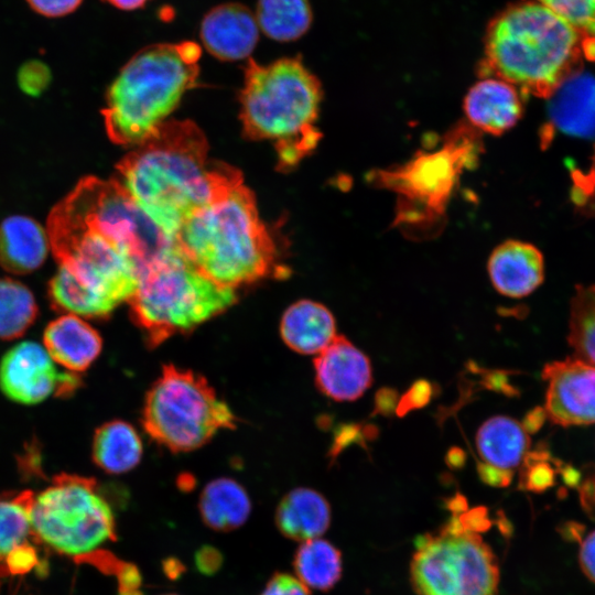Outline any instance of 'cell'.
<instances>
[{"label":"cell","instance_id":"1","mask_svg":"<svg viewBox=\"0 0 595 595\" xmlns=\"http://www.w3.org/2000/svg\"><path fill=\"white\" fill-rule=\"evenodd\" d=\"M208 142L191 120H167L116 165L125 188L174 241L183 224L242 182L229 164L208 158Z\"/></svg>","mask_w":595,"mask_h":595},{"label":"cell","instance_id":"2","mask_svg":"<svg viewBox=\"0 0 595 595\" xmlns=\"http://www.w3.org/2000/svg\"><path fill=\"white\" fill-rule=\"evenodd\" d=\"M595 57V40L547 7L526 0L507 7L488 24L478 72L518 90L550 98Z\"/></svg>","mask_w":595,"mask_h":595},{"label":"cell","instance_id":"3","mask_svg":"<svg viewBox=\"0 0 595 595\" xmlns=\"http://www.w3.org/2000/svg\"><path fill=\"white\" fill-rule=\"evenodd\" d=\"M46 231L58 269L48 283V300L61 313L107 318L133 295L140 271L111 237L58 202Z\"/></svg>","mask_w":595,"mask_h":595},{"label":"cell","instance_id":"4","mask_svg":"<svg viewBox=\"0 0 595 595\" xmlns=\"http://www.w3.org/2000/svg\"><path fill=\"white\" fill-rule=\"evenodd\" d=\"M174 241L203 274L236 289L277 269V249L244 181L191 216Z\"/></svg>","mask_w":595,"mask_h":595},{"label":"cell","instance_id":"5","mask_svg":"<svg viewBox=\"0 0 595 595\" xmlns=\"http://www.w3.org/2000/svg\"><path fill=\"white\" fill-rule=\"evenodd\" d=\"M322 86L299 57L261 65L249 58L240 91L245 134L274 145L281 170H290L317 147Z\"/></svg>","mask_w":595,"mask_h":595},{"label":"cell","instance_id":"6","mask_svg":"<svg viewBox=\"0 0 595 595\" xmlns=\"http://www.w3.org/2000/svg\"><path fill=\"white\" fill-rule=\"evenodd\" d=\"M201 46L192 41L141 48L108 88L102 117L108 138L137 147L152 137L198 78Z\"/></svg>","mask_w":595,"mask_h":595},{"label":"cell","instance_id":"7","mask_svg":"<svg viewBox=\"0 0 595 595\" xmlns=\"http://www.w3.org/2000/svg\"><path fill=\"white\" fill-rule=\"evenodd\" d=\"M237 301L234 289L207 278L175 242L140 274L128 301L150 347L193 331Z\"/></svg>","mask_w":595,"mask_h":595},{"label":"cell","instance_id":"8","mask_svg":"<svg viewBox=\"0 0 595 595\" xmlns=\"http://www.w3.org/2000/svg\"><path fill=\"white\" fill-rule=\"evenodd\" d=\"M142 425L158 444L188 452L235 428L236 416L203 376L166 365L145 396Z\"/></svg>","mask_w":595,"mask_h":595},{"label":"cell","instance_id":"9","mask_svg":"<svg viewBox=\"0 0 595 595\" xmlns=\"http://www.w3.org/2000/svg\"><path fill=\"white\" fill-rule=\"evenodd\" d=\"M499 578L495 553L464 516L416 540L410 580L418 595H497Z\"/></svg>","mask_w":595,"mask_h":595},{"label":"cell","instance_id":"10","mask_svg":"<svg viewBox=\"0 0 595 595\" xmlns=\"http://www.w3.org/2000/svg\"><path fill=\"white\" fill-rule=\"evenodd\" d=\"M30 527L54 551L75 559L117 539L115 515L97 483L77 475L60 474L34 495Z\"/></svg>","mask_w":595,"mask_h":595},{"label":"cell","instance_id":"11","mask_svg":"<svg viewBox=\"0 0 595 595\" xmlns=\"http://www.w3.org/2000/svg\"><path fill=\"white\" fill-rule=\"evenodd\" d=\"M80 383L79 374L58 371L44 346L34 342L17 344L0 361V390L18 403L30 405L52 396H71Z\"/></svg>","mask_w":595,"mask_h":595},{"label":"cell","instance_id":"12","mask_svg":"<svg viewBox=\"0 0 595 595\" xmlns=\"http://www.w3.org/2000/svg\"><path fill=\"white\" fill-rule=\"evenodd\" d=\"M544 412L560 426L595 423V366L574 356L547 364Z\"/></svg>","mask_w":595,"mask_h":595},{"label":"cell","instance_id":"13","mask_svg":"<svg viewBox=\"0 0 595 595\" xmlns=\"http://www.w3.org/2000/svg\"><path fill=\"white\" fill-rule=\"evenodd\" d=\"M313 364L318 390L335 401L358 399L372 381L368 357L343 335H336Z\"/></svg>","mask_w":595,"mask_h":595},{"label":"cell","instance_id":"14","mask_svg":"<svg viewBox=\"0 0 595 595\" xmlns=\"http://www.w3.org/2000/svg\"><path fill=\"white\" fill-rule=\"evenodd\" d=\"M199 36L205 48L221 61L250 56L259 40L255 14L241 3L228 2L212 8L203 18Z\"/></svg>","mask_w":595,"mask_h":595},{"label":"cell","instance_id":"15","mask_svg":"<svg viewBox=\"0 0 595 595\" xmlns=\"http://www.w3.org/2000/svg\"><path fill=\"white\" fill-rule=\"evenodd\" d=\"M488 275L500 294L520 299L531 294L544 280V259L533 245L510 239L489 256Z\"/></svg>","mask_w":595,"mask_h":595},{"label":"cell","instance_id":"16","mask_svg":"<svg viewBox=\"0 0 595 595\" xmlns=\"http://www.w3.org/2000/svg\"><path fill=\"white\" fill-rule=\"evenodd\" d=\"M463 108L475 128L494 136L515 127L523 111L519 90L495 77H483L474 84L464 98Z\"/></svg>","mask_w":595,"mask_h":595},{"label":"cell","instance_id":"17","mask_svg":"<svg viewBox=\"0 0 595 595\" xmlns=\"http://www.w3.org/2000/svg\"><path fill=\"white\" fill-rule=\"evenodd\" d=\"M44 348L66 370L79 374L99 356L102 339L89 323L74 314L53 320L43 333Z\"/></svg>","mask_w":595,"mask_h":595},{"label":"cell","instance_id":"18","mask_svg":"<svg viewBox=\"0 0 595 595\" xmlns=\"http://www.w3.org/2000/svg\"><path fill=\"white\" fill-rule=\"evenodd\" d=\"M51 249L46 228L31 217L14 215L0 224V267L13 274L39 269Z\"/></svg>","mask_w":595,"mask_h":595},{"label":"cell","instance_id":"19","mask_svg":"<svg viewBox=\"0 0 595 595\" xmlns=\"http://www.w3.org/2000/svg\"><path fill=\"white\" fill-rule=\"evenodd\" d=\"M280 333L292 350L303 355H317L336 337V323L325 305L312 300H301L283 313Z\"/></svg>","mask_w":595,"mask_h":595},{"label":"cell","instance_id":"20","mask_svg":"<svg viewBox=\"0 0 595 595\" xmlns=\"http://www.w3.org/2000/svg\"><path fill=\"white\" fill-rule=\"evenodd\" d=\"M331 506L325 497L312 488H295L280 500L275 526L284 537L304 542L321 538L331 524Z\"/></svg>","mask_w":595,"mask_h":595},{"label":"cell","instance_id":"21","mask_svg":"<svg viewBox=\"0 0 595 595\" xmlns=\"http://www.w3.org/2000/svg\"><path fill=\"white\" fill-rule=\"evenodd\" d=\"M550 117L563 132L575 136L595 133V78L577 73L550 97Z\"/></svg>","mask_w":595,"mask_h":595},{"label":"cell","instance_id":"22","mask_svg":"<svg viewBox=\"0 0 595 595\" xmlns=\"http://www.w3.org/2000/svg\"><path fill=\"white\" fill-rule=\"evenodd\" d=\"M476 446L485 464L511 473L528 454L530 437L520 422L497 415L480 425Z\"/></svg>","mask_w":595,"mask_h":595},{"label":"cell","instance_id":"23","mask_svg":"<svg viewBox=\"0 0 595 595\" xmlns=\"http://www.w3.org/2000/svg\"><path fill=\"white\" fill-rule=\"evenodd\" d=\"M198 509L207 527L228 532L245 524L251 512V501L239 483L232 478L220 477L204 487Z\"/></svg>","mask_w":595,"mask_h":595},{"label":"cell","instance_id":"24","mask_svg":"<svg viewBox=\"0 0 595 595\" xmlns=\"http://www.w3.org/2000/svg\"><path fill=\"white\" fill-rule=\"evenodd\" d=\"M142 441L136 429L121 420L100 425L94 434L91 456L95 464L108 474L133 469L142 457Z\"/></svg>","mask_w":595,"mask_h":595},{"label":"cell","instance_id":"25","mask_svg":"<svg viewBox=\"0 0 595 595\" xmlns=\"http://www.w3.org/2000/svg\"><path fill=\"white\" fill-rule=\"evenodd\" d=\"M293 567L296 577L307 588L326 592L333 588L342 576V554L329 541L311 539L296 549Z\"/></svg>","mask_w":595,"mask_h":595},{"label":"cell","instance_id":"26","mask_svg":"<svg viewBox=\"0 0 595 595\" xmlns=\"http://www.w3.org/2000/svg\"><path fill=\"white\" fill-rule=\"evenodd\" d=\"M255 17L259 30L279 42L300 39L313 20L309 0H258Z\"/></svg>","mask_w":595,"mask_h":595},{"label":"cell","instance_id":"27","mask_svg":"<svg viewBox=\"0 0 595 595\" xmlns=\"http://www.w3.org/2000/svg\"><path fill=\"white\" fill-rule=\"evenodd\" d=\"M567 343L574 357L595 366V284L575 288L570 302Z\"/></svg>","mask_w":595,"mask_h":595},{"label":"cell","instance_id":"28","mask_svg":"<svg viewBox=\"0 0 595 595\" xmlns=\"http://www.w3.org/2000/svg\"><path fill=\"white\" fill-rule=\"evenodd\" d=\"M37 313L36 301L26 285L10 278L0 279V339L22 336Z\"/></svg>","mask_w":595,"mask_h":595},{"label":"cell","instance_id":"29","mask_svg":"<svg viewBox=\"0 0 595 595\" xmlns=\"http://www.w3.org/2000/svg\"><path fill=\"white\" fill-rule=\"evenodd\" d=\"M34 499L32 491L14 497L0 498V562L15 547L23 543L30 527V510Z\"/></svg>","mask_w":595,"mask_h":595},{"label":"cell","instance_id":"30","mask_svg":"<svg viewBox=\"0 0 595 595\" xmlns=\"http://www.w3.org/2000/svg\"><path fill=\"white\" fill-rule=\"evenodd\" d=\"M538 2L572 24L585 39L595 40V0H529Z\"/></svg>","mask_w":595,"mask_h":595},{"label":"cell","instance_id":"31","mask_svg":"<svg viewBox=\"0 0 595 595\" xmlns=\"http://www.w3.org/2000/svg\"><path fill=\"white\" fill-rule=\"evenodd\" d=\"M548 455L538 453L526 455L523 462L526 468L521 476V485L523 488L540 493L554 484L555 469L547 461Z\"/></svg>","mask_w":595,"mask_h":595},{"label":"cell","instance_id":"32","mask_svg":"<svg viewBox=\"0 0 595 595\" xmlns=\"http://www.w3.org/2000/svg\"><path fill=\"white\" fill-rule=\"evenodd\" d=\"M52 79L48 66L37 60L24 63L18 71V84L20 88L30 96L42 94Z\"/></svg>","mask_w":595,"mask_h":595},{"label":"cell","instance_id":"33","mask_svg":"<svg viewBox=\"0 0 595 595\" xmlns=\"http://www.w3.org/2000/svg\"><path fill=\"white\" fill-rule=\"evenodd\" d=\"M260 595H310V588L296 576L277 572L267 582Z\"/></svg>","mask_w":595,"mask_h":595},{"label":"cell","instance_id":"34","mask_svg":"<svg viewBox=\"0 0 595 595\" xmlns=\"http://www.w3.org/2000/svg\"><path fill=\"white\" fill-rule=\"evenodd\" d=\"M4 570L10 574H25L37 563L36 550L23 542L4 558Z\"/></svg>","mask_w":595,"mask_h":595},{"label":"cell","instance_id":"35","mask_svg":"<svg viewBox=\"0 0 595 595\" xmlns=\"http://www.w3.org/2000/svg\"><path fill=\"white\" fill-rule=\"evenodd\" d=\"M36 13L46 18H61L74 12L83 0H25Z\"/></svg>","mask_w":595,"mask_h":595},{"label":"cell","instance_id":"36","mask_svg":"<svg viewBox=\"0 0 595 595\" xmlns=\"http://www.w3.org/2000/svg\"><path fill=\"white\" fill-rule=\"evenodd\" d=\"M224 562L223 553L215 547L202 545L194 554L197 571L206 576L217 573Z\"/></svg>","mask_w":595,"mask_h":595},{"label":"cell","instance_id":"37","mask_svg":"<svg viewBox=\"0 0 595 595\" xmlns=\"http://www.w3.org/2000/svg\"><path fill=\"white\" fill-rule=\"evenodd\" d=\"M578 493L582 508L589 518L595 520V467L591 466L584 477L581 475Z\"/></svg>","mask_w":595,"mask_h":595},{"label":"cell","instance_id":"38","mask_svg":"<svg viewBox=\"0 0 595 595\" xmlns=\"http://www.w3.org/2000/svg\"><path fill=\"white\" fill-rule=\"evenodd\" d=\"M578 561L585 576L595 583V530L582 541Z\"/></svg>","mask_w":595,"mask_h":595},{"label":"cell","instance_id":"39","mask_svg":"<svg viewBox=\"0 0 595 595\" xmlns=\"http://www.w3.org/2000/svg\"><path fill=\"white\" fill-rule=\"evenodd\" d=\"M430 396V385L428 382H416L401 400L399 410L407 412L412 408L422 407L429 401Z\"/></svg>","mask_w":595,"mask_h":595},{"label":"cell","instance_id":"40","mask_svg":"<svg viewBox=\"0 0 595 595\" xmlns=\"http://www.w3.org/2000/svg\"><path fill=\"white\" fill-rule=\"evenodd\" d=\"M119 589H139L142 584V575L137 565L123 561L116 574Z\"/></svg>","mask_w":595,"mask_h":595},{"label":"cell","instance_id":"41","mask_svg":"<svg viewBox=\"0 0 595 595\" xmlns=\"http://www.w3.org/2000/svg\"><path fill=\"white\" fill-rule=\"evenodd\" d=\"M483 479L495 486H507L511 479V473L484 464L479 469Z\"/></svg>","mask_w":595,"mask_h":595},{"label":"cell","instance_id":"42","mask_svg":"<svg viewBox=\"0 0 595 595\" xmlns=\"http://www.w3.org/2000/svg\"><path fill=\"white\" fill-rule=\"evenodd\" d=\"M162 570L167 578L176 580L183 575L185 566L180 560L167 558L162 563Z\"/></svg>","mask_w":595,"mask_h":595},{"label":"cell","instance_id":"43","mask_svg":"<svg viewBox=\"0 0 595 595\" xmlns=\"http://www.w3.org/2000/svg\"><path fill=\"white\" fill-rule=\"evenodd\" d=\"M119 10L133 11L143 8L150 0H102Z\"/></svg>","mask_w":595,"mask_h":595},{"label":"cell","instance_id":"44","mask_svg":"<svg viewBox=\"0 0 595 595\" xmlns=\"http://www.w3.org/2000/svg\"><path fill=\"white\" fill-rule=\"evenodd\" d=\"M527 422L523 425V428L528 431H534L538 428L541 426L544 419H547V414L544 412V409H538L528 414Z\"/></svg>","mask_w":595,"mask_h":595},{"label":"cell","instance_id":"45","mask_svg":"<svg viewBox=\"0 0 595 595\" xmlns=\"http://www.w3.org/2000/svg\"><path fill=\"white\" fill-rule=\"evenodd\" d=\"M118 595H144L140 589H119Z\"/></svg>","mask_w":595,"mask_h":595},{"label":"cell","instance_id":"46","mask_svg":"<svg viewBox=\"0 0 595 595\" xmlns=\"http://www.w3.org/2000/svg\"><path fill=\"white\" fill-rule=\"evenodd\" d=\"M163 595H178V594H163Z\"/></svg>","mask_w":595,"mask_h":595}]
</instances>
